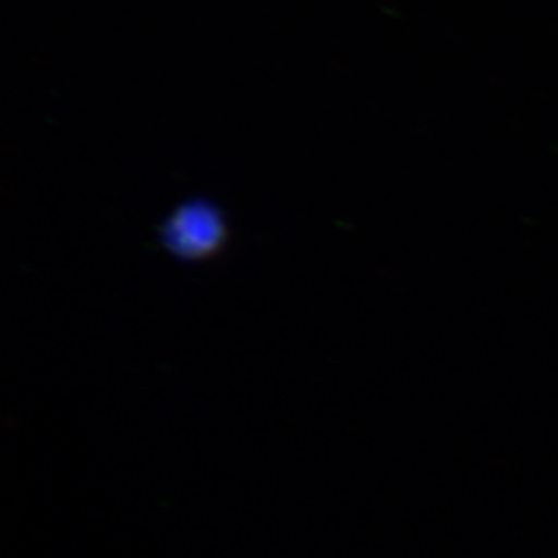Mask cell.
Here are the masks:
<instances>
[{"instance_id":"1","label":"cell","mask_w":558,"mask_h":558,"mask_svg":"<svg viewBox=\"0 0 558 558\" xmlns=\"http://www.w3.org/2000/svg\"><path fill=\"white\" fill-rule=\"evenodd\" d=\"M163 244L182 259H207L226 240L220 211L203 201L186 203L161 228Z\"/></svg>"}]
</instances>
